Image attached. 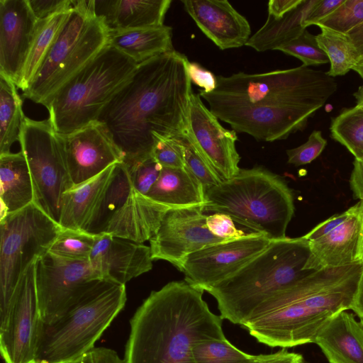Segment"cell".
<instances>
[{
	"mask_svg": "<svg viewBox=\"0 0 363 363\" xmlns=\"http://www.w3.org/2000/svg\"><path fill=\"white\" fill-rule=\"evenodd\" d=\"M146 196L167 211L192 207L203 209L206 204L203 184L186 167H163Z\"/></svg>",
	"mask_w": 363,
	"mask_h": 363,
	"instance_id": "26",
	"label": "cell"
},
{
	"mask_svg": "<svg viewBox=\"0 0 363 363\" xmlns=\"http://www.w3.org/2000/svg\"><path fill=\"white\" fill-rule=\"evenodd\" d=\"M152 156L163 167L185 168L181 149L173 137L160 140Z\"/></svg>",
	"mask_w": 363,
	"mask_h": 363,
	"instance_id": "43",
	"label": "cell"
},
{
	"mask_svg": "<svg viewBox=\"0 0 363 363\" xmlns=\"http://www.w3.org/2000/svg\"><path fill=\"white\" fill-rule=\"evenodd\" d=\"M33 262L16 286L4 325L0 327V352L4 363H35L42 323Z\"/></svg>",
	"mask_w": 363,
	"mask_h": 363,
	"instance_id": "14",
	"label": "cell"
},
{
	"mask_svg": "<svg viewBox=\"0 0 363 363\" xmlns=\"http://www.w3.org/2000/svg\"><path fill=\"white\" fill-rule=\"evenodd\" d=\"M320 28L321 32L315 38L330 64L328 74L333 78L346 74L358 62L352 43L345 34Z\"/></svg>",
	"mask_w": 363,
	"mask_h": 363,
	"instance_id": "33",
	"label": "cell"
},
{
	"mask_svg": "<svg viewBox=\"0 0 363 363\" xmlns=\"http://www.w3.org/2000/svg\"><path fill=\"white\" fill-rule=\"evenodd\" d=\"M352 70L356 72L363 79V60L358 62L353 67Z\"/></svg>",
	"mask_w": 363,
	"mask_h": 363,
	"instance_id": "54",
	"label": "cell"
},
{
	"mask_svg": "<svg viewBox=\"0 0 363 363\" xmlns=\"http://www.w3.org/2000/svg\"><path fill=\"white\" fill-rule=\"evenodd\" d=\"M256 363H309L301 354L282 348L277 352L257 355Z\"/></svg>",
	"mask_w": 363,
	"mask_h": 363,
	"instance_id": "48",
	"label": "cell"
},
{
	"mask_svg": "<svg viewBox=\"0 0 363 363\" xmlns=\"http://www.w3.org/2000/svg\"><path fill=\"white\" fill-rule=\"evenodd\" d=\"M94 0L73 1L71 13L23 96L42 105L108 45Z\"/></svg>",
	"mask_w": 363,
	"mask_h": 363,
	"instance_id": "9",
	"label": "cell"
},
{
	"mask_svg": "<svg viewBox=\"0 0 363 363\" xmlns=\"http://www.w3.org/2000/svg\"><path fill=\"white\" fill-rule=\"evenodd\" d=\"M22 105L16 85L0 75V155L10 153L13 144L19 141L25 117Z\"/></svg>",
	"mask_w": 363,
	"mask_h": 363,
	"instance_id": "32",
	"label": "cell"
},
{
	"mask_svg": "<svg viewBox=\"0 0 363 363\" xmlns=\"http://www.w3.org/2000/svg\"><path fill=\"white\" fill-rule=\"evenodd\" d=\"M310 247L303 236L272 240L230 277L209 289L223 319L242 325L255 309L279 291L313 273L306 269Z\"/></svg>",
	"mask_w": 363,
	"mask_h": 363,
	"instance_id": "5",
	"label": "cell"
},
{
	"mask_svg": "<svg viewBox=\"0 0 363 363\" xmlns=\"http://www.w3.org/2000/svg\"><path fill=\"white\" fill-rule=\"evenodd\" d=\"M362 269L357 264L315 271L262 303L242 327L271 347L314 343L330 318L350 310Z\"/></svg>",
	"mask_w": 363,
	"mask_h": 363,
	"instance_id": "4",
	"label": "cell"
},
{
	"mask_svg": "<svg viewBox=\"0 0 363 363\" xmlns=\"http://www.w3.org/2000/svg\"><path fill=\"white\" fill-rule=\"evenodd\" d=\"M345 0H318L316 4L312 8L306 22L305 27L307 28L323 20L337 7H339Z\"/></svg>",
	"mask_w": 363,
	"mask_h": 363,
	"instance_id": "47",
	"label": "cell"
},
{
	"mask_svg": "<svg viewBox=\"0 0 363 363\" xmlns=\"http://www.w3.org/2000/svg\"><path fill=\"white\" fill-rule=\"evenodd\" d=\"M216 89L199 95L236 133L273 142L303 130L337 90L327 72L301 65L287 69L216 77Z\"/></svg>",
	"mask_w": 363,
	"mask_h": 363,
	"instance_id": "1",
	"label": "cell"
},
{
	"mask_svg": "<svg viewBox=\"0 0 363 363\" xmlns=\"http://www.w3.org/2000/svg\"><path fill=\"white\" fill-rule=\"evenodd\" d=\"M181 2L202 33L220 50L246 45L251 37L248 21L226 0Z\"/></svg>",
	"mask_w": 363,
	"mask_h": 363,
	"instance_id": "21",
	"label": "cell"
},
{
	"mask_svg": "<svg viewBox=\"0 0 363 363\" xmlns=\"http://www.w3.org/2000/svg\"><path fill=\"white\" fill-rule=\"evenodd\" d=\"M61 230L33 203L0 219V327L22 274L49 251Z\"/></svg>",
	"mask_w": 363,
	"mask_h": 363,
	"instance_id": "10",
	"label": "cell"
},
{
	"mask_svg": "<svg viewBox=\"0 0 363 363\" xmlns=\"http://www.w3.org/2000/svg\"><path fill=\"white\" fill-rule=\"evenodd\" d=\"M162 168L152 156L128 167L133 188L146 196L158 179Z\"/></svg>",
	"mask_w": 363,
	"mask_h": 363,
	"instance_id": "40",
	"label": "cell"
},
{
	"mask_svg": "<svg viewBox=\"0 0 363 363\" xmlns=\"http://www.w3.org/2000/svg\"><path fill=\"white\" fill-rule=\"evenodd\" d=\"M350 310L358 316L359 320L363 323V269Z\"/></svg>",
	"mask_w": 363,
	"mask_h": 363,
	"instance_id": "52",
	"label": "cell"
},
{
	"mask_svg": "<svg viewBox=\"0 0 363 363\" xmlns=\"http://www.w3.org/2000/svg\"><path fill=\"white\" fill-rule=\"evenodd\" d=\"M188 122L196 147L218 175L223 181L235 176L240 169V157L235 146L237 133L221 125L199 94L191 95Z\"/></svg>",
	"mask_w": 363,
	"mask_h": 363,
	"instance_id": "17",
	"label": "cell"
},
{
	"mask_svg": "<svg viewBox=\"0 0 363 363\" xmlns=\"http://www.w3.org/2000/svg\"><path fill=\"white\" fill-rule=\"evenodd\" d=\"M318 0H304L298 7L280 17L267 16L264 24L248 40L246 46L257 52L277 50L306 29L304 24Z\"/></svg>",
	"mask_w": 363,
	"mask_h": 363,
	"instance_id": "29",
	"label": "cell"
},
{
	"mask_svg": "<svg viewBox=\"0 0 363 363\" xmlns=\"http://www.w3.org/2000/svg\"><path fill=\"white\" fill-rule=\"evenodd\" d=\"M35 279L41 320L47 324L56 321L103 280L89 260L65 259L49 251L35 260Z\"/></svg>",
	"mask_w": 363,
	"mask_h": 363,
	"instance_id": "12",
	"label": "cell"
},
{
	"mask_svg": "<svg viewBox=\"0 0 363 363\" xmlns=\"http://www.w3.org/2000/svg\"><path fill=\"white\" fill-rule=\"evenodd\" d=\"M277 50L299 59L306 67L329 62L326 54L318 45L315 35L310 33L307 29Z\"/></svg>",
	"mask_w": 363,
	"mask_h": 363,
	"instance_id": "38",
	"label": "cell"
},
{
	"mask_svg": "<svg viewBox=\"0 0 363 363\" xmlns=\"http://www.w3.org/2000/svg\"><path fill=\"white\" fill-rule=\"evenodd\" d=\"M203 212L230 216L271 241L286 238L294 213V196L285 181L256 167L240 169L230 179L205 189Z\"/></svg>",
	"mask_w": 363,
	"mask_h": 363,
	"instance_id": "6",
	"label": "cell"
},
{
	"mask_svg": "<svg viewBox=\"0 0 363 363\" xmlns=\"http://www.w3.org/2000/svg\"><path fill=\"white\" fill-rule=\"evenodd\" d=\"M331 137L354 157L363 159V107L356 105L342 110L330 125Z\"/></svg>",
	"mask_w": 363,
	"mask_h": 363,
	"instance_id": "34",
	"label": "cell"
},
{
	"mask_svg": "<svg viewBox=\"0 0 363 363\" xmlns=\"http://www.w3.org/2000/svg\"><path fill=\"white\" fill-rule=\"evenodd\" d=\"M150 247L102 233L95 235L89 262L101 279L125 284L152 268Z\"/></svg>",
	"mask_w": 363,
	"mask_h": 363,
	"instance_id": "20",
	"label": "cell"
},
{
	"mask_svg": "<svg viewBox=\"0 0 363 363\" xmlns=\"http://www.w3.org/2000/svg\"><path fill=\"white\" fill-rule=\"evenodd\" d=\"M203 294L185 281L152 291L130 320L125 363H196V343L226 338L223 319L211 312Z\"/></svg>",
	"mask_w": 363,
	"mask_h": 363,
	"instance_id": "3",
	"label": "cell"
},
{
	"mask_svg": "<svg viewBox=\"0 0 363 363\" xmlns=\"http://www.w3.org/2000/svg\"><path fill=\"white\" fill-rule=\"evenodd\" d=\"M304 0H270L268 2V16L280 17L298 7Z\"/></svg>",
	"mask_w": 363,
	"mask_h": 363,
	"instance_id": "50",
	"label": "cell"
},
{
	"mask_svg": "<svg viewBox=\"0 0 363 363\" xmlns=\"http://www.w3.org/2000/svg\"><path fill=\"white\" fill-rule=\"evenodd\" d=\"M350 186L354 199L363 201V159H354Z\"/></svg>",
	"mask_w": 363,
	"mask_h": 363,
	"instance_id": "49",
	"label": "cell"
},
{
	"mask_svg": "<svg viewBox=\"0 0 363 363\" xmlns=\"http://www.w3.org/2000/svg\"><path fill=\"white\" fill-rule=\"evenodd\" d=\"M59 137L74 186L91 179L113 164L123 162L109 132L99 121L69 134H59Z\"/></svg>",
	"mask_w": 363,
	"mask_h": 363,
	"instance_id": "18",
	"label": "cell"
},
{
	"mask_svg": "<svg viewBox=\"0 0 363 363\" xmlns=\"http://www.w3.org/2000/svg\"><path fill=\"white\" fill-rule=\"evenodd\" d=\"M206 225L214 235L227 240L262 235L248 228H241L247 227L240 225L230 216L220 213L207 216Z\"/></svg>",
	"mask_w": 363,
	"mask_h": 363,
	"instance_id": "41",
	"label": "cell"
},
{
	"mask_svg": "<svg viewBox=\"0 0 363 363\" xmlns=\"http://www.w3.org/2000/svg\"><path fill=\"white\" fill-rule=\"evenodd\" d=\"M29 6L38 20H43L61 11L73 6L72 0H28Z\"/></svg>",
	"mask_w": 363,
	"mask_h": 363,
	"instance_id": "44",
	"label": "cell"
},
{
	"mask_svg": "<svg viewBox=\"0 0 363 363\" xmlns=\"http://www.w3.org/2000/svg\"><path fill=\"white\" fill-rule=\"evenodd\" d=\"M353 95L357 101L356 105L363 107V84L358 88Z\"/></svg>",
	"mask_w": 363,
	"mask_h": 363,
	"instance_id": "53",
	"label": "cell"
},
{
	"mask_svg": "<svg viewBox=\"0 0 363 363\" xmlns=\"http://www.w3.org/2000/svg\"><path fill=\"white\" fill-rule=\"evenodd\" d=\"M133 189L128 168L123 162L116 163L86 233L94 235L104 233L112 216L127 200Z\"/></svg>",
	"mask_w": 363,
	"mask_h": 363,
	"instance_id": "31",
	"label": "cell"
},
{
	"mask_svg": "<svg viewBox=\"0 0 363 363\" xmlns=\"http://www.w3.org/2000/svg\"><path fill=\"white\" fill-rule=\"evenodd\" d=\"M171 3V0H94V11L110 31L156 27L164 25Z\"/></svg>",
	"mask_w": 363,
	"mask_h": 363,
	"instance_id": "24",
	"label": "cell"
},
{
	"mask_svg": "<svg viewBox=\"0 0 363 363\" xmlns=\"http://www.w3.org/2000/svg\"><path fill=\"white\" fill-rule=\"evenodd\" d=\"M352 43L358 59L363 60V23L353 28L346 34Z\"/></svg>",
	"mask_w": 363,
	"mask_h": 363,
	"instance_id": "51",
	"label": "cell"
},
{
	"mask_svg": "<svg viewBox=\"0 0 363 363\" xmlns=\"http://www.w3.org/2000/svg\"><path fill=\"white\" fill-rule=\"evenodd\" d=\"M1 218L34 201L31 175L23 152L0 155Z\"/></svg>",
	"mask_w": 363,
	"mask_h": 363,
	"instance_id": "27",
	"label": "cell"
},
{
	"mask_svg": "<svg viewBox=\"0 0 363 363\" xmlns=\"http://www.w3.org/2000/svg\"><path fill=\"white\" fill-rule=\"evenodd\" d=\"M196 363H256L257 355L247 354L226 338L205 340L192 347Z\"/></svg>",
	"mask_w": 363,
	"mask_h": 363,
	"instance_id": "35",
	"label": "cell"
},
{
	"mask_svg": "<svg viewBox=\"0 0 363 363\" xmlns=\"http://www.w3.org/2000/svg\"><path fill=\"white\" fill-rule=\"evenodd\" d=\"M363 23V0H345L333 13L315 26L347 34Z\"/></svg>",
	"mask_w": 363,
	"mask_h": 363,
	"instance_id": "39",
	"label": "cell"
},
{
	"mask_svg": "<svg viewBox=\"0 0 363 363\" xmlns=\"http://www.w3.org/2000/svg\"><path fill=\"white\" fill-rule=\"evenodd\" d=\"M270 242L258 235L208 245L189 255L179 271L189 285L207 291L240 270Z\"/></svg>",
	"mask_w": 363,
	"mask_h": 363,
	"instance_id": "15",
	"label": "cell"
},
{
	"mask_svg": "<svg viewBox=\"0 0 363 363\" xmlns=\"http://www.w3.org/2000/svg\"><path fill=\"white\" fill-rule=\"evenodd\" d=\"M137 67L127 55L106 46L44 103L54 130L66 135L98 121Z\"/></svg>",
	"mask_w": 363,
	"mask_h": 363,
	"instance_id": "7",
	"label": "cell"
},
{
	"mask_svg": "<svg viewBox=\"0 0 363 363\" xmlns=\"http://www.w3.org/2000/svg\"><path fill=\"white\" fill-rule=\"evenodd\" d=\"M167 211L133 188L127 200L112 216L104 233L143 243L156 233Z\"/></svg>",
	"mask_w": 363,
	"mask_h": 363,
	"instance_id": "22",
	"label": "cell"
},
{
	"mask_svg": "<svg viewBox=\"0 0 363 363\" xmlns=\"http://www.w3.org/2000/svg\"><path fill=\"white\" fill-rule=\"evenodd\" d=\"M72 9V8L61 11L45 19L39 20L18 86L23 91L29 87L69 18Z\"/></svg>",
	"mask_w": 363,
	"mask_h": 363,
	"instance_id": "30",
	"label": "cell"
},
{
	"mask_svg": "<svg viewBox=\"0 0 363 363\" xmlns=\"http://www.w3.org/2000/svg\"><path fill=\"white\" fill-rule=\"evenodd\" d=\"M95 235L88 233L62 228L49 252L59 257L72 259L89 260Z\"/></svg>",
	"mask_w": 363,
	"mask_h": 363,
	"instance_id": "37",
	"label": "cell"
},
{
	"mask_svg": "<svg viewBox=\"0 0 363 363\" xmlns=\"http://www.w3.org/2000/svg\"><path fill=\"white\" fill-rule=\"evenodd\" d=\"M38 21L28 0H0V75L17 88Z\"/></svg>",
	"mask_w": 363,
	"mask_h": 363,
	"instance_id": "19",
	"label": "cell"
},
{
	"mask_svg": "<svg viewBox=\"0 0 363 363\" xmlns=\"http://www.w3.org/2000/svg\"><path fill=\"white\" fill-rule=\"evenodd\" d=\"M314 343L329 363H363V323L347 310L330 318L318 332Z\"/></svg>",
	"mask_w": 363,
	"mask_h": 363,
	"instance_id": "23",
	"label": "cell"
},
{
	"mask_svg": "<svg viewBox=\"0 0 363 363\" xmlns=\"http://www.w3.org/2000/svg\"><path fill=\"white\" fill-rule=\"evenodd\" d=\"M326 145L321 131L313 130L306 143L286 150L288 163L296 167L309 164L321 154Z\"/></svg>",
	"mask_w": 363,
	"mask_h": 363,
	"instance_id": "42",
	"label": "cell"
},
{
	"mask_svg": "<svg viewBox=\"0 0 363 363\" xmlns=\"http://www.w3.org/2000/svg\"><path fill=\"white\" fill-rule=\"evenodd\" d=\"M173 138L181 149L185 167L201 182L205 189L223 181L199 150L189 128L184 133Z\"/></svg>",
	"mask_w": 363,
	"mask_h": 363,
	"instance_id": "36",
	"label": "cell"
},
{
	"mask_svg": "<svg viewBox=\"0 0 363 363\" xmlns=\"http://www.w3.org/2000/svg\"><path fill=\"white\" fill-rule=\"evenodd\" d=\"M19 143L32 178L33 203L59 224L63 195L74 186L59 134L49 119L25 116Z\"/></svg>",
	"mask_w": 363,
	"mask_h": 363,
	"instance_id": "11",
	"label": "cell"
},
{
	"mask_svg": "<svg viewBox=\"0 0 363 363\" xmlns=\"http://www.w3.org/2000/svg\"><path fill=\"white\" fill-rule=\"evenodd\" d=\"M303 237L311 252L306 269L363 264V201L318 223Z\"/></svg>",
	"mask_w": 363,
	"mask_h": 363,
	"instance_id": "13",
	"label": "cell"
},
{
	"mask_svg": "<svg viewBox=\"0 0 363 363\" xmlns=\"http://www.w3.org/2000/svg\"><path fill=\"white\" fill-rule=\"evenodd\" d=\"M125 302V284L99 281L56 321H42L35 363H70L94 348Z\"/></svg>",
	"mask_w": 363,
	"mask_h": 363,
	"instance_id": "8",
	"label": "cell"
},
{
	"mask_svg": "<svg viewBox=\"0 0 363 363\" xmlns=\"http://www.w3.org/2000/svg\"><path fill=\"white\" fill-rule=\"evenodd\" d=\"M116 164L91 179L73 186L64 194L59 220L62 228L86 233Z\"/></svg>",
	"mask_w": 363,
	"mask_h": 363,
	"instance_id": "25",
	"label": "cell"
},
{
	"mask_svg": "<svg viewBox=\"0 0 363 363\" xmlns=\"http://www.w3.org/2000/svg\"><path fill=\"white\" fill-rule=\"evenodd\" d=\"M171 26L109 30L108 45L119 50L138 65L157 55L174 50Z\"/></svg>",
	"mask_w": 363,
	"mask_h": 363,
	"instance_id": "28",
	"label": "cell"
},
{
	"mask_svg": "<svg viewBox=\"0 0 363 363\" xmlns=\"http://www.w3.org/2000/svg\"><path fill=\"white\" fill-rule=\"evenodd\" d=\"M70 363H125V361L112 349L94 347Z\"/></svg>",
	"mask_w": 363,
	"mask_h": 363,
	"instance_id": "46",
	"label": "cell"
},
{
	"mask_svg": "<svg viewBox=\"0 0 363 363\" xmlns=\"http://www.w3.org/2000/svg\"><path fill=\"white\" fill-rule=\"evenodd\" d=\"M203 213V207L167 211L149 240L152 259L165 260L179 270L189 255L206 246L227 241L208 230L207 215Z\"/></svg>",
	"mask_w": 363,
	"mask_h": 363,
	"instance_id": "16",
	"label": "cell"
},
{
	"mask_svg": "<svg viewBox=\"0 0 363 363\" xmlns=\"http://www.w3.org/2000/svg\"><path fill=\"white\" fill-rule=\"evenodd\" d=\"M188 73L191 83L199 86L201 89V91L209 93L216 89V77L213 72L206 69L197 62H189Z\"/></svg>",
	"mask_w": 363,
	"mask_h": 363,
	"instance_id": "45",
	"label": "cell"
},
{
	"mask_svg": "<svg viewBox=\"0 0 363 363\" xmlns=\"http://www.w3.org/2000/svg\"><path fill=\"white\" fill-rule=\"evenodd\" d=\"M187 57L172 50L138 65L98 118L128 168L152 156L157 143L189 128L193 94Z\"/></svg>",
	"mask_w": 363,
	"mask_h": 363,
	"instance_id": "2",
	"label": "cell"
}]
</instances>
